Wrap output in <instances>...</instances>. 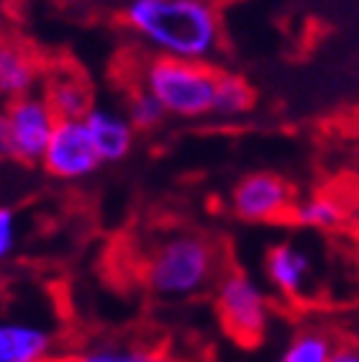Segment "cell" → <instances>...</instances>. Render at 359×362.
<instances>
[{
	"mask_svg": "<svg viewBox=\"0 0 359 362\" xmlns=\"http://www.w3.org/2000/svg\"><path fill=\"white\" fill-rule=\"evenodd\" d=\"M329 362H359V347L357 344H336Z\"/></svg>",
	"mask_w": 359,
	"mask_h": 362,
	"instance_id": "obj_19",
	"label": "cell"
},
{
	"mask_svg": "<svg viewBox=\"0 0 359 362\" xmlns=\"http://www.w3.org/2000/svg\"><path fill=\"white\" fill-rule=\"evenodd\" d=\"M83 121L88 126L93 141H95V149L100 154L103 165L124 162L131 154L136 129L131 126V121L126 119L124 111H113V108H105V105H93L85 113Z\"/></svg>",
	"mask_w": 359,
	"mask_h": 362,
	"instance_id": "obj_9",
	"label": "cell"
},
{
	"mask_svg": "<svg viewBox=\"0 0 359 362\" xmlns=\"http://www.w3.org/2000/svg\"><path fill=\"white\" fill-rule=\"evenodd\" d=\"M52 355V334L39 324L0 321V362H26Z\"/></svg>",
	"mask_w": 359,
	"mask_h": 362,
	"instance_id": "obj_12",
	"label": "cell"
},
{
	"mask_svg": "<svg viewBox=\"0 0 359 362\" xmlns=\"http://www.w3.org/2000/svg\"><path fill=\"white\" fill-rule=\"evenodd\" d=\"M118 18L152 54L213 64L223 49L213 0H124Z\"/></svg>",
	"mask_w": 359,
	"mask_h": 362,
	"instance_id": "obj_1",
	"label": "cell"
},
{
	"mask_svg": "<svg viewBox=\"0 0 359 362\" xmlns=\"http://www.w3.org/2000/svg\"><path fill=\"white\" fill-rule=\"evenodd\" d=\"M124 113H126V119L131 121V126L136 132H154V129H159L167 119V111L162 108V103H159L149 90L139 88L136 83L126 93Z\"/></svg>",
	"mask_w": 359,
	"mask_h": 362,
	"instance_id": "obj_15",
	"label": "cell"
},
{
	"mask_svg": "<svg viewBox=\"0 0 359 362\" xmlns=\"http://www.w3.org/2000/svg\"><path fill=\"white\" fill-rule=\"evenodd\" d=\"M213 308L221 329L242 347H257L264 339V334H267V293L247 272H221V278L216 280Z\"/></svg>",
	"mask_w": 359,
	"mask_h": 362,
	"instance_id": "obj_4",
	"label": "cell"
},
{
	"mask_svg": "<svg viewBox=\"0 0 359 362\" xmlns=\"http://www.w3.org/2000/svg\"><path fill=\"white\" fill-rule=\"evenodd\" d=\"M334 349L336 341L326 329L305 327L290 337L277 362H329Z\"/></svg>",
	"mask_w": 359,
	"mask_h": 362,
	"instance_id": "obj_14",
	"label": "cell"
},
{
	"mask_svg": "<svg viewBox=\"0 0 359 362\" xmlns=\"http://www.w3.org/2000/svg\"><path fill=\"white\" fill-rule=\"evenodd\" d=\"M216 77H218L216 64L149 54L144 62H139L134 83L152 93L167 111V116L203 119L213 111Z\"/></svg>",
	"mask_w": 359,
	"mask_h": 362,
	"instance_id": "obj_3",
	"label": "cell"
},
{
	"mask_svg": "<svg viewBox=\"0 0 359 362\" xmlns=\"http://www.w3.org/2000/svg\"><path fill=\"white\" fill-rule=\"evenodd\" d=\"M42 95L52 105L57 119H85L93 108V90L75 67H54L44 80Z\"/></svg>",
	"mask_w": 359,
	"mask_h": 362,
	"instance_id": "obj_11",
	"label": "cell"
},
{
	"mask_svg": "<svg viewBox=\"0 0 359 362\" xmlns=\"http://www.w3.org/2000/svg\"><path fill=\"white\" fill-rule=\"evenodd\" d=\"M295 198L290 182L275 173H249L231 190V211L247 223L293 218Z\"/></svg>",
	"mask_w": 359,
	"mask_h": 362,
	"instance_id": "obj_7",
	"label": "cell"
},
{
	"mask_svg": "<svg viewBox=\"0 0 359 362\" xmlns=\"http://www.w3.org/2000/svg\"><path fill=\"white\" fill-rule=\"evenodd\" d=\"M69 362H172L159 349H129V347H93L75 355Z\"/></svg>",
	"mask_w": 359,
	"mask_h": 362,
	"instance_id": "obj_17",
	"label": "cell"
},
{
	"mask_svg": "<svg viewBox=\"0 0 359 362\" xmlns=\"http://www.w3.org/2000/svg\"><path fill=\"white\" fill-rule=\"evenodd\" d=\"M141 278L157 298H193L221 278V250L195 231H175L154 244L141 265Z\"/></svg>",
	"mask_w": 359,
	"mask_h": 362,
	"instance_id": "obj_2",
	"label": "cell"
},
{
	"mask_svg": "<svg viewBox=\"0 0 359 362\" xmlns=\"http://www.w3.org/2000/svg\"><path fill=\"white\" fill-rule=\"evenodd\" d=\"M254 108V90L252 85L236 72L218 70L213 93V111L211 116L218 119H242L244 113Z\"/></svg>",
	"mask_w": 359,
	"mask_h": 362,
	"instance_id": "obj_13",
	"label": "cell"
},
{
	"mask_svg": "<svg viewBox=\"0 0 359 362\" xmlns=\"http://www.w3.org/2000/svg\"><path fill=\"white\" fill-rule=\"evenodd\" d=\"M57 116L42 93L16 98L0 111V160L42 165Z\"/></svg>",
	"mask_w": 359,
	"mask_h": 362,
	"instance_id": "obj_5",
	"label": "cell"
},
{
	"mask_svg": "<svg viewBox=\"0 0 359 362\" xmlns=\"http://www.w3.org/2000/svg\"><path fill=\"white\" fill-rule=\"evenodd\" d=\"M264 272H267V280L280 296L300 298L308 283H311L313 259L295 242H277L264 255Z\"/></svg>",
	"mask_w": 359,
	"mask_h": 362,
	"instance_id": "obj_8",
	"label": "cell"
},
{
	"mask_svg": "<svg viewBox=\"0 0 359 362\" xmlns=\"http://www.w3.org/2000/svg\"><path fill=\"white\" fill-rule=\"evenodd\" d=\"M18 247V216L11 206H0V262Z\"/></svg>",
	"mask_w": 359,
	"mask_h": 362,
	"instance_id": "obj_18",
	"label": "cell"
},
{
	"mask_svg": "<svg viewBox=\"0 0 359 362\" xmlns=\"http://www.w3.org/2000/svg\"><path fill=\"white\" fill-rule=\"evenodd\" d=\"M26 362H69V360H57V357H39V360H26Z\"/></svg>",
	"mask_w": 359,
	"mask_h": 362,
	"instance_id": "obj_20",
	"label": "cell"
},
{
	"mask_svg": "<svg viewBox=\"0 0 359 362\" xmlns=\"http://www.w3.org/2000/svg\"><path fill=\"white\" fill-rule=\"evenodd\" d=\"M42 75V62L28 44L18 39H0V95L8 98V103L31 95Z\"/></svg>",
	"mask_w": 359,
	"mask_h": 362,
	"instance_id": "obj_10",
	"label": "cell"
},
{
	"mask_svg": "<svg viewBox=\"0 0 359 362\" xmlns=\"http://www.w3.org/2000/svg\"><path fill=\"white\" fill-rule=\"evenodd\" d=\"M341 218H344V211L329 195H311L295 203L293 209V221L308 229H336Z\"/></svg>",
	"mask_w": 359,
	"mask_h": 362,
	"instance_id": "obj_16",
	"label": "cell"
},
{
	"mask_svg": "<svg viewBox=\"0 0 359 362\" xmlns=\"http://www.w3.org/2000/svg\"><path fill=\"white\" fill-rule=\"evenodd\" d=\"M103 165L83 119H57L42 168L57 180H83Z\"/></svg>",
	"mask_w": 359,
	"mask_h": 362,
	"instance_id": "obj_6",
	"label": "cell"
}]
</instances>
